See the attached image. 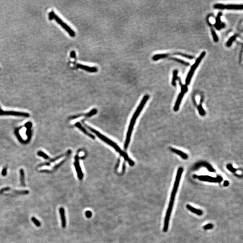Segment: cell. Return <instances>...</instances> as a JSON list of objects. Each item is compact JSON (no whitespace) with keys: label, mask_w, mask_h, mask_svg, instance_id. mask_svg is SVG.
<instances>
[{"label":"cell","mask_w":243,"mask_h":243,"mask_svg":"<svg viewBox=\"0 0 243 243\" xmlns=\"http://www.w3.org/2000/svg\"><path fill=\"white\" fill-rule=\"evenodd\" d=\"M183 172V169L181 167L179 168L178 169L177 173L176 175V180H175V182L174 184L173 188V190L171 194V196L170 200L169 201V207L167 211L166 214L165 215V218L164 220V226L163 228V231L164 232H167L168 229H169V220L170 218L171 214L173 210V206L174 205V202L175 200V196L177 192V189L179 186V183L180 182L181 178V175Z\"/></svg>","instance_id":"cell-1"},{"label":"cell","mask_w":243,"mask_h":243,"mask_svg":"<svg viewBox=\"0 0 243 243\" xmlns=\"http://www.w3.org/2000/svg\"><path fill=\"white\" fill-rule=\"evenodd\" d=\"M149 96L148 95H145L144 96L142 100L141 101L140 105L137 107L136 111H135V113H134V114L132 116V119L130 121L129 128H128V131L127 136H126V141H125V143L124 146V149H127L128 148V145H129V144L130 141L131 135L132 133L133 129L134 128L135 122L137 120V118L138 117L139 115L141 113V111H142V110L143 109L144 107L145 106L146 103L147 102V101L149 100Z\"/></svg>","instance_id":"cell-2"},{"label":"cell","mask_w":243,"mask_h":243,"mask_svg":"<svg viewBox=\"0 0 243 243\" xmlns=\"http://www.w3.org/2000/svg\"><path fill=\"white\" fill-rule=\"evenodd\" d=\"M83 123L84 124V126H85L89 130H90L91 132H93L94 133H95V134L96 135V136L99 138H100L101 140L104 141L105 143H106L107 144H108L109 145H110L112 147H113V148L117 152H118L120 154L121 156H123L125 160H126L127 161H128L129 163V164H130L131 166H133L134 165V162H133L132 159H130L129 157H128V155L126 154L125 152H124L123 150H121V149L119 147L116 143H114L113 141H112L110 140H109L108 138H107L105 136H104V135L101 134L100 133L98 132V131H97L96 130H95L93 128H91L89 126H88L87 124H86L84 123L83 121Z\"/></svg>","instance_id":"cell-3"},{"label":"cell","mask_w":243,"mask_h":243,"mask_svg":"<svg viewBox=\"0 0 243 243\" xmlns=\"http://www.w3.org/2000/svg\"><path fill=\"white\" fill-rule=\"evenodd\" d=\"M49 19L50 20H52L54 19L58 24H59L62 28L68 33V34L71 37H74L75 36V32L73 30L71 29V28L69 27L67 24H65L64 22L57 15L55 14L54 11H51L49 14Z\"/></svg>","instance_id":"cell-4"},{"label":"cell","mask_w":243,"mask_h":243,"mask_svg":"<svg viewBox=\"0 0 243 243\" xmlns=\"http://www.w3.org/2000/svg\"><path fill=\"white\" fill-rule=\"evenodd\" d=\"M205 55H206V52L205 51H203L202 52V53L199 56V57L197 59V60H196V61H195V62L194 64L192 65L191 68L190 69V71L189 72V73H188L187 76V77L186 78V85H188L190 84L195 71L196 70V68H197V67H198V65L200 64L201 60L205 57Z\"/></svg>","instance_id":"cell-5"},{"label":"cell","mask_w":243,"mask_h":243,"mask_svg":"<svg viewBox=\"0 0 243 243\" xmlns=\"http://www.w3.org/2000/svg\"><path fill=\"white\" fill-rule=\"evenodd\" d=\"M181 92L180 93L179 96L177 97V100L175 103V105L174 107V111L175 112H177L179 110L180 105H181V100L183 98L185 94L188 91V88L186 85H181Z\"/></svg>","instance_id":"cell-6"},{"label":"cell","mask_w":243,"mask_h":243,"mask_svg":"<svg viewBox=\"0 0 243 243\" xmlns=\"http://www.w3.org/2000/svg\"><path fill=\"white\" fill-rule=\"evenodd\" d=\"M214 8L217 9H227V10H243V5H224L223 4H216L214 6Z\"/></svg>","instance_id":"cell-7"},{"label":"cell","mask_w":243,"mask_h":243,"mask_svg":"<svg viewBox=\"0 0 243 243\" xmlns=\"http://www.w3.org/2000/svg\"><path fill=\"white\" fill-rule=\"evenodd\" d=\"M4 115H12V116H19V117H28L29 116V114L26 113L19 112H16V111H4L3 110L0 109V116H4Z\"/></svg>","instance_id":"cell-8"},{"label":"cell","mask_w":243,"mask_h":243,"mask_svg":"<svg viewBox=\"0 0 243 243\" xmlns=\"http://www.w3.org/2000/svg\"><path fill=\"white\" fill-rule=\"evenodd\" d=\"M199 180L201 181H206L209 182H220L222 181V178L220 176L217 177H213L209 176H199L198 177Z\"/></svg>","instance_id":"cell-9"},{"label":"cell","mask_w":243,"mask_h":243,"mask_svg":"<svg viewBox=\"0 0 243 243\" xmlns=\"http://www.w3.org/2000/svg\"><path fill=\"white\" fill-rule=\"evenodd\" d=\"M75 160L74 165L75 168L76 169V171L77 172V177L79 180H82L83 178V172H82V170L81 167L80 166V164H79L78 156L77 155L75 157Z\"/></svg>","instance_id":"cell-10"},{"label":"cell","mask_w":243,"mask_h":243,"mask_svg":"<svg viewBox=\"0 0 243 243\" xmlns=\"http://www.w3.org/2000/svg\"><path fill=\"white\" fill-rule=\"evenodd\" d=\"M77 66L78 68L89 72L90 73H96L98 71V68L95 67H89L81 64H77Z\"/></svg>","instance_id":"cell-11"},{"label":"cell","mask_w":243,"mask_h":243,"mask_svg":"<svg viewBox=\"0 0 243 243\" xmlns=\"http://www.w3.org/2000/svg\"><path fill=\"white\" fill-rule=\"evenodd\" d=\"M59 213L60 216L62 228H65L66 226V219L65 210L63 207H60L59 209Z\"/></svg>","instance_id":"cell-12"},{"label":"cell","mask_w":243,"mask_h":243,"mask_svg":"<svg viewBox=\"0 0 243 243\" xmlns=\"http://www.w3.org/2000/svg\"><path fill=\"white\" fill-rule=\"evenodd\" d=\"M170 149L173 152L180 156L184 159H187L188 158V156L187 155V154L186 153H184L183 152L181 151V150H180L179 149H176L172 148V147L170 148Z\"/></svg>","instance_id":"cell-13"},{"label":"cell","mask_w":243,"mask_h":243,"mask_svg":"<svg viewBox=\"0 0 243 243\" xmlns=\"http://www.w3.org/2000/svg\"><path fill=\"white\" fill-rule=\"evenodd\" d=\"M186 207L189 210H190V212H191L193 213L196 214L197 215L201 216L203 213L202 211L200 209H197L194 207H192L190 205H187Z\"/></svg>","instance_id":"cell-14"},{"label":"cell","mask_w":243,"mask_h":243,"mask_svg":"<svg viewBox=\"0 0 243 243\" xmlns=\"http://www.w3.org/2000/svg\"><path fill=\"white\" fill-rule=\"evenodd\" d=\"M75 126L77 128H79L80 130H81L84 133H85V134L88 135V136H89L91 138L93 139H95V137H94V135H93L92 134L90 133L89 132H88V131L84 128H83V127L81 125V124H80L79 122H77V123L75 124Z\"/></svg>","instance_id":"cell-15"},{"label":"cell","mask_w":243,"mask_h":243,"mask_svg":"<svg viewBox=\"0 0 243 243\" xmlns=\"http://www.w3.org/2000/svg\"><path fill=\"white\" fill-rule=\"evenodd\" d=\"M97 110L96 109H93L89 113H86V114H79V115H76V116H73L71 117V118L72 119H74V118H77V117H81V116H86L87 117H91L92 116L96 114L97 113Z\"/></svg>","instance_id":"cell-16"},{"label":"cell","mask_w":243,"mask_h":243,"mask_svg":"<svg viewBox=\"0 0 243 243\" xmlns=\"http://www.w3.org/2000/svg\"><path fill=\"white\" fill-rule=\"evenodd\" d=\"M222 15L221 13H219L218 14V16L216 18V23L215 24V26L217 29L219 30L221 28H223L224 27V24H221V20H220V17Z\"/></svg>","instance_id":"cell-17"},{"label":"cell","mask_w":243,"mask_h":243,"mask_svg":"<svg viewBox=\"0 0 243 243\" xmlns=\"http://www.w3.org/2000/svg\"><path fill=\"white\" fill-rule=\"evenodd\" d=\"M169 56V54H158V55H154V56L152 58V60H154V61H157V60H160V59H164V58H166L168 56Z\"/></svg>","instance_id":"cell-18"},{"label":"cell","mask_w":243,"mask_h":243,"mask_svg":"<svg viewBox=\"0 0 243 243\" xmlns=\"http://www.w3.org/2000/svg\"><path fill=\"white\" fill-rule=\"evenodd\" d=\"M20 182L22 186H25V175H24V172L23 169H21L20 170Z\"/></svg>","instance_id":"cell-19"},{"label":"cell","mask_w":243,"mask_h":243,"mask_svg":"<svg viewBox=\"0 0 243 243\" xmlns=\"http://www.w3.org/2000/svg\"><path fill=\"white\" fill-rule=\"evenodd\" d=\"M177 74H178V71L177 70H174L173 73V80H172V85L173 86H176V82L177 81V80L178 79V77H177Z\"/></svg>","instance_id":"cell-20"},{"label":"cell","mask_w":243,"mask_h":243,"mask_svg":"<svg viewBox=\"0 0 243 243\" xmlns=\"http://www.w3.org/2000/svg\"><path fill=\"white\" fill-rule=\"evenodd\" d=\"M14 193L15 194H19V195H25L29 193L28 190H14Z\"/></svg>","instance_id":"cell-21"},{"label":"cell","mask_w":243,"mask_h":243,"mask_svg":"<svg viewBox=\"0 0 243 243\" xmlns=\"http://www.w3.org/2000/svg\"><path fill=\"white\" fill-rule=\"evenodd\" d=\"M236 38V35H234V36H231L230 38L229 39V40H228L227 43H226L227 46L228 47H230V46H231V45H232V43L235 40Z\"/></svg>","instance_id":"cell-22"},{"label":"cell","mask_w":243,"mask_h":243,"mask_svg":"<svg viewBox=\"0 0 243 243\" xmlns=\"http://www.w3.org/2000/svg\"><path fill=\"white\" fill-rule=\"evenodd\" d=\"M171 59L173 60H175V61H177V62H179L180 63L182 64H184V65H186V66H188L190 64H189L187 62H186V61H185L184 60H180V59H177V58H171Z\"/></svg>","instance_id":"cell-23"},{"label":"cell","mask_w":243,"mask_h":243,"mask_svg":"<svg viewBox=\"0 0 243 243\" xmlns=\"http://www.w3.org/2000/svg\"><path fill=\"white\" fill-rule=\"evenodd\" d=\"M37 155L39 156H40V157H43V158H44V159H50L49 156L47 155V154H45V153H44L42 151H39L37 152Z\"/></svg>","instance_id":"cell-24"},{"label":"cell","mask_w":243,"mask_h":243,"mask_svg":"<svg viewBox=\"0 0 243 243\" xmlns=\"http://www.w3.org/2000/svg\"><path fill=\"white\" fill-rule=\"evenodd\" d=\"M174 55L181 56H183L184 57L187 58V59H194V57L193 56H190V55H188L187 54H185L181 53H176L174 54Z\"/></svg>","instance_id":"cell-25"},{"label":"cell","mask_w":243,"mask_h":243,"mask_svg":"<svg viewBox=\"0 0 243 243\" xmlns=\"http://www.w3.org/2000/svg\"><path fill=\"white\" fill-rule=\"evenodd\" d=\"M201 164L203 165L205 167H206L210 171V172H215V170L212 167L209 165V164H206V163H202Z\"/></svg>","instance_id":"cell-26"},{"label":"cell","mask_w":243,"mask_h":243,"mask_svg":"<svg viewBox=\"0 0 243 243\" xmlns=\"http://www.w3.org/2000/svg\"><path fill=\"white\" fill-rule=\"evenodd\" d=\"M211 32H212V35H213V40L215 42H218V36L217 35V34L215 32V31L212 29L211 30Z\"/></svg>","instance_id":"cell-27"},{"label":"cell","mask_w":243,"mask_h":243,"mask_svg":"<svg viewBox=\"0 0 243 243\" xmlns=\"http://www.w3.org/2000/svg\"><path fill=\"white\" fill-rule=\"evenodd\" d=\"M32 222L34 223V224L37 227H40V226H41V224H40V222L38 220L36 219V218L34 217H32Z\"/></svg>","instance_id":"cell-28"},{"label":"cell","mask_w":243,"mask_h":243,"mask_svg":"<svg viewBox=\"0 0 243 243\" xmlns=\"http://www.w3.org/2000/svg\"><path fill=\"white\" fill-rule=\"evenodd\" d=\"M198 112H199V113L200 114L201 116H204L205 114V110L203 109L202 106L200 105H199L198 106Z\"/></svg>","instance_id":"cell-29"},{"label":"cell","mask_w":243,"mask_h":243,"mask_svg":"<svg viewBox=\"0 0 243 243\" xmlns=\"http://www.w3.org/2000/svg\"><path fill=\"white\" fill-rule=\"evenodd\" d=\"M227 168L231 172H232V173H235L236 171V169L234 168L233 167L231 164H228L227 165Z\"/></svg>","instance_id":"cell-30"},{"label":"cell","mask_w":243,"mask_h":243,"mask_svg":"<svg viewBox=\"0 0 243 243\" xmlns=\"http://www.w3.org/2000/svg\"><path fill=\"white\" fill-rule=\"evenodd\" d=\"M213 225L212 224H208L206 225L205 226L203 227V228L205 229V230H209V229H211L212 228H213Z\"/></svg>","instance_id":"cell-31"},{"label":"cell","mask_w":243,"mask_h":243,"mask_svg":"<svg viewBox=\"0 0 243 243\" xmlns=\"http://www.w3.org/2000/svg\"><path fill=\"white\" fill-rule=\"evenodd\" d=\"M85 215L87 218H89L92 217V213L91 211L88 210V211H86Z\"/></svg>","instance_id":"cell-32"},{"label":"cell","mask_w":243,"mask_h":243,"mask_svg":"<svg viewBox=\"0 0 243 243\" xmlns=\"http://www.w3.org/2000/svg\"><path fill=\"white\" fill-rule=\"evenodd\" d=\"M10 188L8 187H7L4 188H3L2 189H1V190H0V194H2V193H4L5 191H7V190H10Z\"/></svg>","instance_id":"cell-33"},{"label":"cell","mask_w":243,"mask_h":243,"mask_svg":"<svg viewBox=\"0 0 243 243\" xmlns=\"http://www.w3.org/2000/svg\"><path fill=\"white\" fill-rule=\"evenodd\" d=\"M7 168H4V169H3L2 170V175L3 176H5L6 175H7Z\"/></svg>","instance_id":"cell-34"},{"label":"cell","mask_w":243,"mask_h":243,"mask_svg":"<svg viewBox=\"0 0 243 243\" xmlns=\"http://www.w3.org/2000/svg\"><path fill=\"white\" fill-rule=\"evenodd\" d=\"M70 56L71 57L73 58H75L76 57V52H75V51H72L70 52Z\"/></svg>","instance_id":"cell-35"},{"label":"cell","mask_w":243,"mask_h":243,"mask_svg":"<svg viewBox=\"0 0 243 243\" xmlns=\"http://www.w3.org/2000/svg\"><path fill=\"white\" fill-rule=\"evenodd\" d=\"M229 185V181H226L224 182V186H227Z\"/></svg>","instance_id":"cell-36"},{"label":"cell","mask_w":243,"mask_h":243,"mask_svg":"<svg viewBox=\"0 0 243 243\" xmlns=\"http://www.w3.org/2000/svg\"><path fill=\"white\" fill-rule=\"evenodd\" d=\"M0 109H1V107H0Z\"/></svg>","instance_id":"cell-37"},{"label":"cell","mask_w":243,"mask_h":243,"mask_svg":"<svg viewBox=\"0 0 243 243\" xmlns=\"http://www.w3.org/2000/svg\"></svg>","instance_id":"cell-38"}]
</instances>
